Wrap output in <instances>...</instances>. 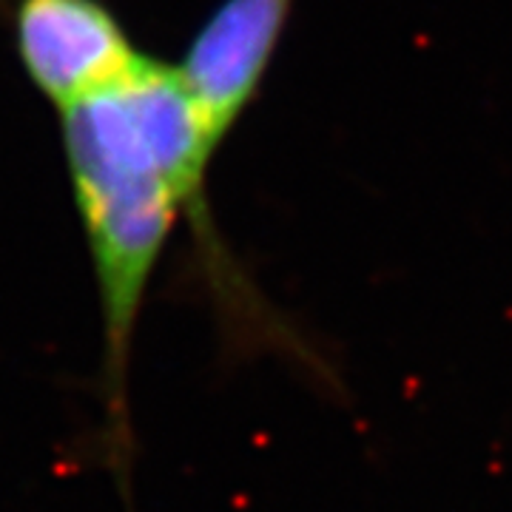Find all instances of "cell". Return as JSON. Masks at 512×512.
<instances>
[{
  "instance_id": "obj_1",
  "label": "cell",
  "mask_w": 512,
  "mask_h": 512,
  "mask_svg": "<svg viewBox=\"0 0 512 512\" xmlns=\"http://www.w3.org/2000/svg\"><path fill=\"white\" fill-rule=\"evenodd\" d=\"M63 160L100 305V453L131 495V359L154 271L177 222H191L217 293L242 282L208 214L211 140L177 63L148 55L120 86L60 114Z\"/></svg>"
},
{
  "instance_id": "obj_2",
  "label": "cell",
  "mask_w": 512,
  "mask_h": 512,
  "mask_svg": "<svg viewBox=\"0 0 512 512\" xmlns=\"http://www.w3.org/2000/svg\"><path fill=\"white\" fill-rule=\"evenodd\" d=\"M12 46L57 114L120 86L148 57L106 0H15Z\"/></svg>"
},
{
  "instance_id": "obj_3",
  "label": "cell",
  "mask_w": 512,
  "mask_h": 512,
  "mask_svg": "<svg viewBox=\"0 0 512 512\" xmlns=\"http://www.w3.org/2000/svg\"><path fill=\"white\" fill-rule=\"evenodd\" d=\"M293 3L296 0H220L177 63L217 148L262 92Z\"/></svg>"
}]
</instances>
